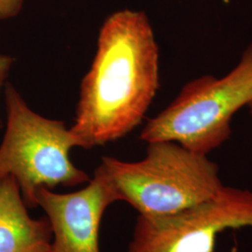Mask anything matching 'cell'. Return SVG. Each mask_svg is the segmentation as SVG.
<instances>
[{
    "label": "cell",
    "mask_w": 252,
    "mask_h": 252,
    "mask_svg": "<svg viewBox=\"0 0 252 252\" xmlns=\"http://www.w3.org/2000/svg\"><path fill=\"white\" fill-rule=\"evenodd\" d=\"M248 107L250 108V110H251V113H252V102L251 103V104H250V105H249V106H248Z\"/></svg>",
    "instance_id": "30bf717a"
},
{
    "label": "cell",
    "mask_w": 252,
    "mask_h": 252,
    "mask_svg": "<svg viewBox=\"0 0 252 252\" xmlns=\"http://www.w3.org/2000/svg\"><path fill=\"white\" fill-rule=\"evenodd\" d=\"M23 6L24 0H0V21L16 17Z\"/></svg>",
    "instance_id": "ba28073f"
},
{
    "label": "cell",
    "mask_w": 252,
    "mask_h": 252,
    "mask_svg": "<svg viewBox=\"0 0 252 252\" xmlns=\"http://www.w3.org/2000/svg\"><path fill=\"white\" fill-rule=\"evenodd\" d=\"M13 63L14 60L11 56L6 54H0V92L9 76Z\"/></svg>",
    "instance_id": "9c48e42d"
},
{
    "label": "cell",
    "mask_w": 252,
    "mask_h": 252,
    "mask_svg": "<svg viewBox=\"0 0 252 252\" xmlns=\"http://www.w3.org/2000/svg\"><path fill=\"white\" fill-rule=\"evenodd\" d=\"M252 102V42L224 77L206 75L185 84L171 104L147 123L140 139L176 142L207 155L230 138L234 113Z\"/></svg>",
    "instance_id": "3957f363"
},
{
    "label": "cell",
    "mask_w": 252,
    "mask_h": 252,
    "mask_svg": "<svg viewBox=\"0 0 252 252\" xmlns=\"http://www.w3.org/2000/svg\"><path fill=\"white\" fill-rule=\"evenodd\" d=\"M252 227V190L225 186L179 213L136 219L127 252H215L218 236Z\"/></svg>",
    "instance_id": "5b68a950"
},
{
    "label": "cell",
    "mask_w": 252,
    "mask_h": 252,
    "mask_svg": "<svg viewBox=\"0 0 252 252\" xmlns=\"http://www.w3.org/2000/svg\"><path fill=\"white\" fill-rule=\"evenodd\" d=\"M99 167L118 200L143 216L179 213L213 198L223 187L216 162L171 141L148 143L137 162L104 156Z\"/></svg>",
    "instance_id": "7a4b0ae2"
},
{
    "label": "cell",
    "mask_w": 252,
    "mask_h": 252,
    "mask_svg": "<svg viewBox=\"0 0 252 252\" xmlns=\"http://www.w3.org/2000/svg\"><path fill=\"white\" fill-rule=\"evenodd\" d=\"M7 127L0 145V180L13 177L27 208L37 206L40 188L88 183L89 175L69 158L79 142L64 123L37 114L12 85L5 88Z\"/></svg>",
    "instance_id": "277c9868"
},
{
    "label": "cell",
    "mask_w": 252,
    "mask_h": 252,
    "mask_svg": "<svg viewBox=\"0 0 252 252\" xmlns=\"http://www.w3.org/2000/svg\"><path fill=\"white\" fill-rule=\"evenodd\" d=\"M52 242L49 219L29 216L13 177L0 180V252H50Z\"/></svg>",
    "instance_id": "52a82bcc"
},
{
    "label": "cell",
    "mask_w": 252,
    "mask_h": 252,
    "mask_svg": "<svg viewBox=\"0 0 252 252\" xmlns=\"http://www.w3.org/2000/svg\"><path fill=\"white\" fill-rule=\"evenodd\" d=\"M36 201L52 226L50 252H100L102 218L106 209L119 200L98 166L85 188L57 193L42 187L36 191Z\"/></svg>",
    "instance_id": "8992f818"
},
{
    "label": "cell",
    "mask_w": 252,
    "mask_h": 252,
    "mask_svg": "<svg viewBox=\"0 0 252 252\" xmlns=\"http://www.w3.org/2000/svg\"><path fill=\"white\" fill-rule=\"evenodd\" d=\"M159 88V47L144 11L113 12L81 82L70 131L82 149L104 146L141 124Z\"/></svg>",
    "instance_id": "6da1fadb"
}]
</instances>
